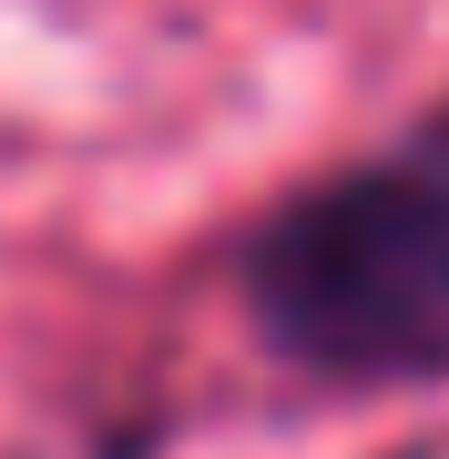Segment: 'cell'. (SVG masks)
<instances>
[{"mask_svg": "<svg viewBox=\"0 0 449 459\" xmlns=\"http://www.w3.org/2000/svg\"><path fill=\"white\" fill-rule=\"evenodd\" d=\"M246 307L286 368L337 388L449 377V102L266 214Z\"/></svg>", "mask_w": 449, "mask_h": 459, "instance_id": "obj_1", "label": "cell"}]
</instances>
